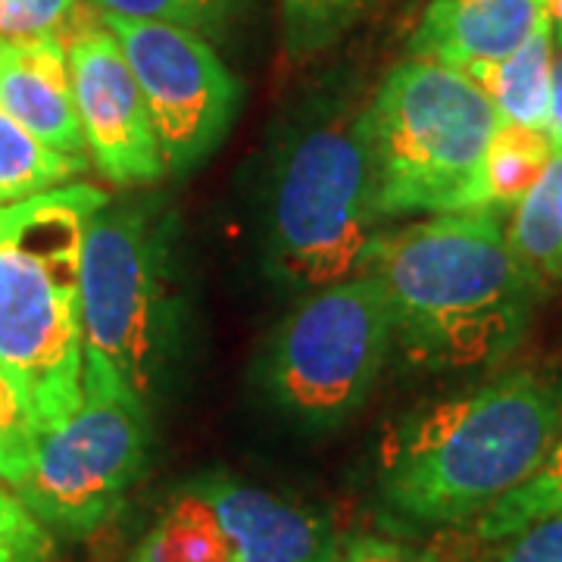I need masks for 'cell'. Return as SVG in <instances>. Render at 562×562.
<instances>
[{
	"mask_svg": "<svg viewBox=\"0 0 562 562\" xmlns=\"http://www.w3.org/2000/svg\"><path fill=\"white\" fill-rule=\"evenodd\" d=\"M482 543H487L482 562H562V509H550Z\"/></svg>",
	"mask_w": 562,
	"mask_h": 562,
	"instance_id": "cell-22",
	"label": "cell"
},
{
	"mask_svg": "<svg viewBox=\"0 0 562 562\" xmlns=\"http://www.w3.org/2000/svg\"><path fill=\"white\" fill-rule=\"evenodd\" d=\"M338 562H443L438 553L379 535H360L338 550Z\"/></svg>",
	"mask_w": 562,
	"mask_h": 562,
	"instance_id": "cell-25",
	"label": "cell"
},
{
	"mask_svg": "<svg viewBox=\"0 0 562 562\" xmlns=\"http://www.w3.org/2000/svg\"><path fill=\"white\" fill-rule=\"evenodd\" d=\"M35 453V428L16 391L0 375V482L20 487Z\"/></svg>",
	"mask_w": 562,
	"mask_h": 562,
	"instance_id": "cell-24",
	"label": "cell"
},
{
	"mask_svg": "<svg viewBox=\"0 0 562 562\" xmlns=\"http://www.w3.org/2000/svg\"><path fill=\"white\" fill-rule=\"evenodd\" d=\"M110 198L66 184L0 206V375L35 438L81 403V244Z\"/></svg>",
	"mask_w": 562,
	"mask_h": 562,
	"instance_id": "cell-3",
	"label": "cell"
},
{
	"mask_svg": "<svg viewBox=\"0 0 562 562\" xmlns=\"http://www.w3.org/2000/svg\"><path fill=\"white\" fill-rule=\"evenodd\" d=\"M176 347L162 222L147 203H101L81 244V387L150 401Z\"/></svg>",
	"mask_w": 562,
	"mask_h": 562,
	"instance_id": "cell-5",
	"label": "cell"
},
{
	"mask_svg": "<svg viewBox=\"0 0 562 562\" xmlns=\"http://www.w3.org/2000/svg\"><path fill=\"white\" fill-rule=\"evenodd\" d=\"M553 66H557V41H553V22L547 16L509 57L497 63H479L462 72H469L482 85V91L497 106L503 122L547 128L550 98H553Z\"/></svg>",
	"mask_w": 562,
	"mask_h": 562,
	"instance_id": "cell-14",
	"label": "cell"
},
{
	"mask_svg": "<svg viewBox=\"0 0 562 562\" xmlns=\"http://www.w3.org/2000/svg\"><path fill=\"white\" fill-rule=\"evenodd\" d=\"M85 169V157H69L47 147L0 106V206L66 188Z\"/></svg>",
	"mask_w": 562,
	"mask_h": 562,
	"instance_id": "cell-17",
	"label": "cell"
},
{
	"mask_svg": "<svg viewBox=\"0 0 562 562\" xmlns=\"http://www.w3.org/2000/svg\"><path fill=\"white\" fill-rule=\"evenodd\" d=\"M562 435V379L506 372L403 419L382 443L379 497L419 528L479 522L525 484Z\"/></svg>",
	"mask_w": 562,
	"mask_h": 562,
	"instance_id": "cell-2",
	"label": "cell"
},
{
	"mask_svg": "<svg viewBox=\"0 0 562 562\" xmlns=\"http://www.w3.org/2000/svg\"><path fill=\"white\" fill-rule=\"evenodd\" d=\"M372 0H281V38L288 54L310 57L344 38Z\"/></svg>",
	"mask_w": 562,
	"mask_h": 562,
	"instance_id": "cell-18",
	"label": "cell"
},
{
	"mask_svg": "<svg viewBox=\"0 0 562 562\" xmlns=\"http://www.w3.org/2000/svg\"><path fill=\"white\" fill-rule=\"evenodd\" d=\"M135 562H232L220 516L194 484L169 501L140 541Z\"/></svg>",
	"mask_w": 562,
	"mask_h": 562,
	"instance_id": "cell-15",
	"label": "cell"
},
{
	"mask_svg": "<svg viewBox=\"0 0 562 562\" xmlns=\"http://www.w3.org/2000/svg\"><path fill=\"white\" fill-rule=\"evenodd\" d=\"M550 509H562V435L550 447L541 469L475 522V538L494 541V538H501L506 531H513V528H519L522 522L543 516Z\"/></svg>",
	"mask_w": 562,
	"mask_h": 562,
	"instance_id": "cell-19",
	"label": "cell"
},
{
	"mask_svg": "<svg viewBox=\"0 0 562 562\" xmlns=\"http://www.w3.org/2000/svg\"><path fill=\"white\" fill-rule=\"evenodd\" d=\"M497 210L441 213L382 235L369 266L384 284L403 360L425 372H475L528 335L543 281L506 238Z\"/></svg>",
	"mask_w": 562,
	"mask_h": 562,
	"instance_id": "cell-1",
	"label": "cell"
},
{
	"mask_svg": "<svg viewBox=\"0 0 562 562\" xmlns=\"http://www.w3.org/2000/svg\"><path fill=\"white\" fill-rule=\"evenodd\" d=\"M550 16V0H428L409 41L416 60L472 69L519 50Z\"/></svg>",
	"mask_w": 562,
	"mask_h": 562,
	"instance_id": "cell-13",
	"label": "cell"
},
{
	"mask_svg": "<svg viewBox=\"0 0 562 562\" xmlns=\"http://www.w3.org/2000/svg\"><path fill=\"white\" fill-rule=\"evenodd\" d=\"M0 106L47 147L88 160L60 35L0 41Z\"/></svg>",
	"mask_w": 562,
	"mask_h": 562,
	"instance_id": "cell-12",
	"label": "cell"
},
{
	"mask_svg": "<svg viewBox=\"0 0 562 562\" xmlns=\"http://www.w3.org/2000/svg\"><path fill=\"white\" fill-rule=\"evenodd\" d=\"M194 487L216 509L232 562H338L335 528L316 509L228 475Z\"/></svg>",
	"mask_w": 562,
	"mask_h": 562,
	"instance_id": "cell-11",
	"label": "cell"
},
{
	"mask_svg": "<svg viewBox=\"0 0 562 562\" xmlns=\"http://www.w3.org/2000/svg\"><path fill=\"white\" fill-rule=\"evenodd\" d=\"M543 184H547V194H550V206H553V216L560 222L562 228V147L553 154V160L543 172Z\"/></svg>",
	"mask_w": 562,
	"mask_h": 562,
	"instance_id": "cell-27",
	"label": "cell"
},
{
	"mask_svg": "<svg viewBox=\"0 0 562 562\" xmlns=\"http://www.w3.org/2000/svg\"><path fill=\"white\" fill-rule=\"evenodd\" d=\"M394 347L382 279L366 269L303 294L269 335L260 387L281 416L310 431L353 419L369 401Z\"/></svg>",
	"mask_w": 562,
	"mask_h": 562,
	"instance_id": "cell-7",
	"label": "cell"
},
{
	"mask_svg": "<svg viewBox=\"0 0 562 562\" xmlns=\"http://www.w3.org/2000/svg\"><path fill=\"white\" fill-rule=\"evenodd\" d=\"M501 113L457 66L406 60L360 113L379 220L482 210V162Z\"/></svg>",
	"mask_w": 562,
	"mask_h": 562,
	"instance_id": "cell-4",
	"label": "cell"
},
{
	"mask_svg": "<svg viewBox=\"0 0 562 562\" xmlns=\"http://www.w3.org/2000/svg\"><path fill=\"white\" fill-rule=\"evenodd\" d=\"M550 22H553V41L562 47V0H550Z\"/></svg>",
	"mask_w": 562,
	"mask_h": 562,
	"instance_id": "cell-28",
	"label": "cell"
},
{
	"mask_svg": "<svg viewBox=\"0 0 562 562\" xmlns=\"http://www.w3.org/2000/svg\"><path fill=\"white\" fill-rule=\"evenodd\" d=\"M547 135L553 138L557 150L562 147V57L553 66V98H550V116H547Z\"/></svg>",
	"mask_w": 562,
	"mask_h": 562,
	"instance_id": "cell-26",
	"label": "cell"
},
{
	"mask_svg": "<svg viewBox=\"0 0 562 562\" xmlns=\"http://www.w3.org/2000/svg\"><path fill=\"white\" fill-rule=\"evenodd\" d=\"M120 41L157 132L166 172H188L228 135L241 88L203 35L169 22L101 16Z\"/></svg>",
	"mask_w": 562,
	"mask_h": 562,
	"instance_id": "cell-9",
	"label": "cell"
},
{
	"mask_svg": "<svg viewBox=\"0 0 562 562\" xmlns=\"http://www.w3.org/2000/svg\"><path fill=\"white\" fill-rule=\"evenodd\" d=\"M557 154L547 128L501 122L482 162V210L509 213L541 181Z\"/></svg>",
	"mask_w": 562,
	"mask_h": 562,
	"instance_id": "cell-16",
	"label": "cell"
},
{
	"mask_svg": "<svg viewBox=\"0 0 562 562\" xmlns=\"http://www.w3.org/2000/svg\"><path fill=\"white\" fill-rule=\"evenodd\" d=\"M213 3H216V7H220L222 13H232V7H235V3H238V0H213Z\"/></svg>",
	"mask_w": 562,
	"mask_h": 562,
	"instance_id": "cell-29",
	"label": "cell"
},
{
	"mask_svg": "<svg viewBox=\"0 0 562 562\" xmlns=\"http://www.w3.org/2000/svg\"><path fill=\"white\" fill-rule=\"evenodd\" d=\"M147 460V403L113 387H81L79 409L35 438L16 494L50 535L88 538L120 513Z\"/></svg>",
	"mask_w": 562,
	"mask_h": 562,
	"instance_id": "cell-8",
	"label": "cell"
},
{
	"mask_svg": "<svg viewBox=\"0 0 562 562\" xmlns=\"http://www.w3.org/2000/svg\"><path fill=\"white\" fill-rule=\"evenodd\" d=\"M72 98L91 162L113 184H147L166 176L157 132L120 41L81 16L66 29Z\"/></svg>",
	"mask_w": 562,
	"mask_h": 562,
	"instance_id": "cell-10",
	"label": "cell"
},
{
	"mask_svg": "<svg viewBox=\"0 0 562 562\" xmlns=\"http://www.w3.org/2000/svg\"><path fill=\"white\" fill-rule=\"evenodd\" d=\"M0 562H54V535L0 482Z\"/></svg>",
	"mask_w": 562,
	"mask_h": 562,
	"instance_id": "cell-21",
	"label": "cell"
},
{
	"mask_svg": "<svg viewBox=\"0 0 562 562\" xmlns=\"http://www.w3.org/2000/svg\"><path fill=\"white\" fill-rule=\"evenodd\" d=\"M360 113L306 128L276 166L266 213V272L284 291L360 276L382 238Z\"/></svg>",
	"mask_w": 562,
	"mask_h": 562,
	"instance_id": "cell-6",
	"label": "cell"
},
{
	"mask_svg": "<svg viewBox=\"0 0 562 562\" xmlns=\"http://www.w3.org/2000/svg\"><path fill=\"white\" fill-rule=\"evenodd\" d=\"M79 16V0H0V41L66 35Z\"/></svg>",
	"mask_w": 562,
	"mask_h": 562,
	"instance_id": "cell-23",
	"label": "cell"
},
{
	"mask_svg": "<svg viewBox=\"0 0 562 562\" xmlns=\"http://www.w3.org/2000/svg\"><path fill=\"white\" fill-rule=\"evenodd\" d=\"M101 16H122V20L169 22L191 29L198 35L220 32L228 13H222L213 0H91Z\"/></svg>",
	"mask_w": 562,
	"mask_h": 562,
	"instance_id": "cell-20",
	"label": "cell"
}]
</instances>
